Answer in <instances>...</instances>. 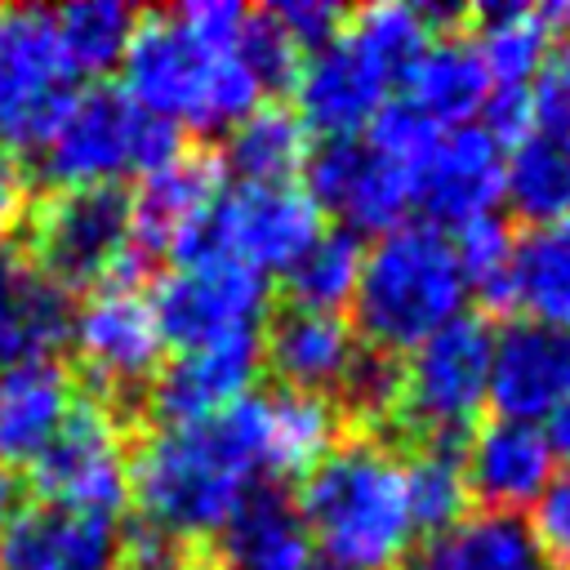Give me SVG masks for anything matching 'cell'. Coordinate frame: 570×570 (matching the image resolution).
<instances>
[{"instance_id":"obj_34","label":"cell","mask_w":570,"mask_h":570,"mask_svg":"<svg viewBox=\"0 0 570 570\" xmlns=\"http://www.w3.org/2000/svg\"><path fill=\"white\" fill-rule=\"evenodd\" d=\"M134 27H138V13L120 0H80L53 13V31L76 80L120 67Z\"/></svg>"},{"instance_id":"obj_22","label":"cell","mask_w":570,"mask_h":570,"mask_svg":"<svg viewBox=\"0 0 570 570\" xmlns=\"http://www.w3.org/2000/svg\"><path fill=\"white\" fill-rule=\"evenodd\" d=\"M76 410V383L58 356H27L0 370V472L31 468Z\"/></svg>"},{"instance_id":"obj_12","label":"cell","mask_w":570,"mask_h":570,"mask_svg":"<svg viewBox=\"0 0 570 570\" xmlns=\"http://www.w3.org/2000/svg\"><path fill=\"white\" fill-rule=\"evenodd\" d=\"M325 232V214L298 183H276V187H223L209 227H205V254H223L245 263L258 276L289 272L298 254Z\"/></svg>"},{"instance_id":"obj_3","label":"cell","mask_w":570,"mask_h":570,"mask_svg":"<svg viewBox=\"0 0 570 570\" xmlns=\"http://www.w3.org/2000/svg\"><path fill=\"white\" fill-rule=\"evenodd\" d=\"M125 94L174 129H232L263 102V85L240 58L236 45H214L196 36L174 9L138 18L125 58H120Z\"/></svg>"},{"instance_id":"obj_5","label":"cell","mask_w":570,"mask_h":570,"mask_svg":"<svg viewBox=\"0 0 570 570\" xmlns=\"http://www.w3.org/2000/svg\"><path fill=\"white\" fill-rule=\"evenodd\" d=\"M178 129L142 111L120 85L76 89L71 107L36 151L40 174L67 187H116L120 178H142L178 151Z\"/></svg>"},{"instance_id":"obj_45","label":"cell","mask_w":570,"mask_h":570,"mask_svg":"<svg viewBox=\"0 0 570 570\" xmlns=\"http://www.w3.org/2000/svg\"><path fill=\"white\" fill-rule=\"evenodd\" d=\"M566 334H570V330H566Z\"/></svg>"},{"instance_id":"obj_37","label":"cell","mask_w":570,"mask_h":570,"mask_svg":"<svg viewBox=\"0 0 570 570\" xmlns=\"http://www.w3.org/2000/svg\"><path fill=\"white\" fill-rule=\"evenodd\" d=\"M530 539L548 570H570V468H557L539 503L530 508Z\"/></svg>"},{"instance_id":"obj_18","label":"cell","mask_w":570,"mask_h":570,"mask_svg":"<svg viewBox=\"0 0 570 570\" xmlns=\"http://www.w3.org/2000/svg\"><path fill=\"white\" fill-rule=\"evenodd\" d=\"M468 494L494 517H521L539 503L548 481L557 476V459L539 432V423L521 419H485L468 432V445L459 450Z\"/></svg>"},{"instance_id":"obj_41","label":"cell","mask_w":570,"mask_h":570,"mask_svg":"<svg viewBox=\"0 0 570 570\" xmlns=\"http://www.w3.org/2000/svg\"><path fill=\"white\" fill-rule=\"evenodd\" d=\"M27 214H31V178H27V169L18 165V156H9V151L0 147V245H4V236H9Z\"/></svg>"},{"instance_id":"obj_33","label":"cell","mask_w":570,"mask_h":570,"mask_svg":"<svg viewBox=\"0 0 570 570\" xmlns=\"http://www.w3.org/2000/svg\"><path fill=\"white\" fill-rule=\"evenodd\" d=\"M343 36L374 62V71H379V76L392 85V94H396V85H401L405 71L414 67V58H419V53L428 49V40L441 36V31H436L428 4H396V0H383V4H365V9L347 13Z\"/></svg>"},{"instance_id":"obj_15","label":"cell","mask_w":570,"mask_h":570,"mask_svg":"<svg viewBox=\"0 0 570 570\" xmlns=\"http://www.w3.org/2000/svg\"><path fill=\"white\" fill-rule=\"evenodd\" d=\"M419 223L454 232L463 223L490 218L503 200V147L472 120L441 129L410 169Z\"/></svg>"},{"instance_id":"obj_26","label":"cell","mask_w":570,"mask_h":570,"mask_svg":"<svg viewBox=\"0 0 570 570\" xmlns=\"http://www.w3.org/2000/svg\"><path fill=\"white\" fill-rule=\"evenodd\" d=\"M223 570H316V548L307 539V525L272 485H258L236 517L218 534Z\"/></svg>"},{"instance_id":"obj_20","label":"cell","mask_w":570,"mask_h":570,"mask_svg":"<svg viewBox=\"0 0 570 570\" xmlns=\"http://www.w3.org/2000/svg\"><path fill=\"white\" fill-rule=\"evenodd\" d=\"M570 387V334L539 321H508L490 343V392L499 419L543 423Z\"/></svg>"},{"instance_id":"obj_14","label":"cell","mask_w":570,"mask_h":570,"mask_svg":"<svg viewBox=\"0 0 570 570\" xmlns=\"http://www.w3.org/2000/svg\"><path fill=\"white\" fill-rule=\"evenodd\" d=\"M223 196V165L200 147H178L165 165L138 178L129 196V227L138 258L191 263L205 249L209 214Z\"/></svg>"},{"instance_id":"obj_39","label":"cell","mask_w":570,"mask_h":570,"mask_svg":"<svg viewBox=\"0 0 570 570\" xmlns=\"http://www.w3.org/2000/svg\"><path fill=\"white\" fill-rule=\"evenodd\" d=\"M267 13H272L276 27L294 40L298 53L321 49V45L334 40V36L343 31V22H347V13H343L338 4H330V0H285V4H272Z\"/></svg>"},{"instance_id":"obj_28","label":"cell","mask_w":570,"mask_h":570,"mask_svg":"<svg viewBox=\"0 0 570 570\" xmlns=\"http://www.w3.org/2000/svg\"><path fill=\"white\" fill-rule=\"evenodd\" d=\"M401 570H548L521 517L468 512L454 530L423 539Z\"/></svg>"},{"instance_id":"obj_35","label":"cell","mask_w":570,"mask_h":570,"mask_svg":"<svg viewBox=\"0 0 570 570\" xmlns=\"http://www.w3.org/2000/svg\"><path fill=\"white\" fill-rule=\"evenodd\" d=\"M361 236L352 232H321L303 254L298 263L281 276L285 281V294H289V307H307V312H338L343 303H352V289H356V276H361Z\"/></svg>"},{"instance_id":"obj_4","label":"cell","mask_w":570,"mask_h":570,"mask_svg":"<svg viewBox=\"0 0 570 570\" xmlns=\"http://www.w3.org/2000/svg\"><path fill=\"white\" fill-rule=\"evenodd\" d=\"M468 285L450 232L432 223H401L361 258L352 289V330L379 356H405L441 325L463 316Z\"/></svg>"},{"instance_id":"obj_25","label":"cell","mask_w":570,"mask_h":570,"mask_svg":"<svg viewBox=\"0 0 570 570\" xmlns=\"http://www.w3.org/2000/svg\"><path fill=\"white\" fill-rule=\"evenodd\" d=\"M566 31H570V4H490V9H481L472 49L490 76V89H525Z\"/></svg>"},{"instance_id":"obj_30","label":"cell","mask_w":570,"mask_h":570,"mask_svg":"<svg viewBox=\"0 0 570 570\" xmlns=\"http://www.w3.org/2000/svg\"><path fill=\"white\" fill-rule=\"evenodd\" d=\"M503 200L534 227L570 218V134L530 129L503 151Z\"/></svg>"},{"instance_id":"obj_44","label":"cell","mask_w":570,"mask_h":570,"mask_svg":"<svg viewBox=\"0 0 570 570\" xmlns=\"http://www.w3.org/2000/svg\"><path fill=\"white\" fill-rule=\"evenodd\" d=\"M187 570H214V566H200V561H191V566H187Z\"/></svg>"},{"instance_id":"obj_21","label":"cell","mask_w":570,"mask_h":570,"mask_svg":"<svg viewBox=\"0 0 570 570\" xmlns=\"http://www.w3.org/2000/svg\"><path fill=\"white\" fill-rule=\"evenodd\" d=\"M120 525L116 517L71 512L31 499L13 508L0 539V570H116Z\"/></svg>"},{"instance_id":"obj_23","label":"cell","mask_w":570,"mask_h":570,"mask_svg":"<svg viewBox=\"0 0 570 570\" xmlns=\"http://www.w3.org/2000/svg\"><path fill=\"white\" fill-rule=\"evenodd\" d=\"M392 98L410 107L419 120H428L432 129L472 125L490 98V76L472 49V36H459V31L432 36Z\"/></svg>"},{"instance_id":"obj_19","label":"cell","mask_w":570,"mask_h":570,"mask_svg":"<svg viewBox=\"0 0 570 570\" xmlns=\"http://www.w3.org/2000/svg\"><path fill=\"white\" fill-rule=\"evenodd\" d=\"M258 352L263 365L281 379V387L330 401L352 383L365 356L343 312H307V307H285L281 316H272L267 334L258 338Z\"/></svg>"},{"instance_id":"obj_38","label":"cell","mask_w":570,"mask_h":570,"mask_svg":"<svg viewBox=\"0 0 570 570\" xmlns=\"http://www.w3.org/2000/svg\"><path fill=\"white\" fill-rule=\"evenodd\" d=\"M525 98H530V129L570 134V36L552 45L539 76L525 85Z\"/></svg>"},{"instance_id":"obj_29","label":"cell","mask_w":570,"mask_h":570,"mask_svg":"<svg viewBox=\"0 0 570 570\" xmlns=\"http://www.w3.org/2000/svg\"><path fill=\"white\" fill-rule=\"evenodd\" d=\"M512 307L521 321L570 330V218L534 223L512 249Z\"/></svg>"},{"instance_id":"obj_10","label":"cell","mask_w":570,"mask_h":570,"mask_svg":"<svg viewBox=\"0 0 570 570\" xmlns=\"http://www.w3.org/2000/svg\"><path fill=\"white\" fill-rule=\"evenodd\" d=\"M27 472L40 503L116 517L129 499V436L116 410L107 401H76Z\"/></svg>"},{"instance_id":"obj_42","label":"cell","mask_w":570,"mask_h":570,"mask_svg":"<svg viewBox=\"0 0 570 570\" xmlns=\"http://www.w3.org/2000/svg\"><path fill=\"white\" fill-rule=\"evenodd\" d=\"M539 432H543V441H548L552 459L570 468V387H566V396H561V401H557V405L543 414Z\"/></svg>"},{"instance_id":"obj_7","label":"cell","mask_w":570,"mask_h":570,"mask_svg":"<svg viewBox=\"0 0 570 570\" xmlns=\"http://www.w3.org/2000/svg\"><path fill=\"white\" fill-rule=\"evenodd\" d=\"M31 263L67 294L138 276L129 196L120 187H67L27 214Z\"/></svg>"},{"instance_id":"obj_13","label":"cell","mask_w":570,"mask_h":570,"mask_svg":"<svg viewBox=\"0 0 570 570\" xmlns=\"http://www.w3.org/2000/svg\"><path fill=\"white\" fill-rule=\"evenodd\" d=\"M307 196L325 218H338L352 236H383L414 209V183L401 160L379 151L365 134L356 138H325L312 147L307 165Z\"/></svg>"},{"instance_id":"obj_27","label":"cell","mask_w":570,"mask_h":570,"mask_svg":"<svg viewBox=\"0 0 570 570\" xmlns=\"http://www.w3.org/2000/svg\"><path fill=\"white\" fill-rule=\"evenodd\" d=\"M312 156V134L285 102H258L245 120H236L223 138V174L249 187L294 183Z\"/></svg>"},{"instance_id":"obj_1","label":"cell","mask_w":570,"mask_h":570,"mask_svg":"<svg viewBox=\"0 0 570 570\" xmlns=\"http://www.w3.org/2000/svg\"><path fill=\"white\" fill-rule=\"evenodd\" d=\"M258 485H272L258 396H245L205 423H156L138 436V445H129V499L138 503V521L187 548L218 539Z\"/></svg>"},{"instance_id":"obj_17","label":"cell","mask_w":570,"mask_h":570,"mask_svg":"<svg viewBox=\"0 0 570 570\" xmlns=\"http://www.w3.org/2000/svg\"><path fill=\"white\" fill-rule=\"evenodd\" d=\"M294 89V116L307 134L325 138H356L370 129V120L392 98V85L374 71V62L338 31L321 49L298 58V71L289 80Z\"/></svg>"},{"instance_id":"obj_43","label":"cell","mask_w":570,"mask_h":570,"mask_svg":"<svg viewBox=\"0 0 570 570\" xmlns=\"http://www.w3.org/2000/svg\"><path fill=\"white\" fill-rule=\"evenodd\" d=\"M9 517H13V485H9V476L0 472V539H4V525H9Z\"/></svg>"},{"instance_id":"obj_16","label":"cell","mask_w":570,"mask_h":570,"mask_svg":"<svg viewBox=\"0 0 570 570\" xmlns=\"http://www.w3.org/2000/svg\"><path fill=\"white\" fill-rule=\"evenodd\" d=\"M263 370L258 334L205 343V347H178L160 361V370L147 383V405L160 428L205 423L254 396V379Z\"/></svg>"},{"instance_id":"obj_8","label":"cell","mask_w":570,"mask_h":570,"mask_svg":"<svg viewBox=\"0 0 570 570\" xmlns=\"http://www.w3.org/2000/svg\"><path fill=\"white\" fill-rule=\"evenodd\" d=\"M76 98V71L62 58L53 13L0 4V147L40 151Z\"/></svg>"},{"instance_id":"obj_6","label":"cell","mask_w":570,"mask_h":570,"mask_svg":"<svg viewBox=\"0 0 570 570\" xmlns=\"http://www.w3.org/2000/svg\"><path fill=\"white\" fill-rule=\"evenodd\" d=\"M490 343L494 330L463 312L405 352L396 365L392 428L419 445H454L463 432H472L490 392Z\"/></svg>"},{"instance_id":"obj_31","label":"cell","mask_w":570,"mask_h":570,"mask_svg":"<svg viewBox=\"0 0 570 570\" xmlns=\"http://www.w3.org/2000/svg\"><path fill=\"white\" fill-rule=\"evenodd\" d=\"M263 401V428H267V459H272V481L289 472H307L316 459H325L338 445V405L330 396H307V392H267Z\"/></svg>"},{"instance_id":"obj_9","label":"cell","mask_w":570,"mask_h":570,"mask_svg":"<svg viewBox=\"0 0 570 570\" xmlns=\"http://www.w3.org/2000/svg\"><path fill=\"white\" fill-rule=\"evenodd\" d=\"M62 343L102 396L142 392L165 361V334L151 294H142L138 281H111L89 289L85 303L71 312Z\"/></svg>"},{"instance_id":"obj_11","label":"cell","mask_w":570,"mask_h":570,"mask_svg":"<svg viewBox=\"0 0 570 570\" xmlns=\"http://www.w3.org/2000/svg\"><path fill=\"white\" fill-rule=\"evenodd\" d=\"M267 303H272L267 276H258L245 263L223 258V254L174 263L151 294L165 347L169 343L205 347V343L258 334V325L267 321Z\"/></svg>"},{"instance_id":"obj_24","label":"cell","mask_w":570,"mask_h":570,"mask_svg":"<svg viewBox=\"0 0 570 570\" xmlns=\"http://www.w3.org/2000/svg\"><path fill=\"white\" fill-rule=\"evenodd\" d=\"M67 294L18 245H0V370L27 356H53L67 338Z\"/></svg>"},{"instance_id":"obj_2","label":"cell","mask_w":570,"mask_h":570,"mask_svg":"<svg viewBox=\"0 0 570 570\" xmlns=\"http://www.w3.org/2000/svg\"><path fill=\"white\" fill-rule=\"evenodd\" d=\"M325 570H401L414 548L401 454L379 436L338 441L303 472L294 499Z\"/></svg>"},{"instance_id":"obj_36","label":"cell","mask_w":570,"mask_h":570,"mask_svg":"<svg viewBox=\"0 0 570 570\" xmlns=\"http://www.w3.org/2000/svg\"><path fill=\"white\" fill-rule=\"evenodd\" d=\"M450 245H454V258H459L468 294H476L485 307H512V249H517V236L508 232V223L499 214L463 223V227L450 232Z\"/></svg>"},{"instance_id":"obj_40","label":"cell","mask_w":570,"mask_h":570,"mask_svg":"<svg viewBox=\"0 0 570 570\" xmlns=\"http://www.w3.org/2000/svg\"><path fill=\"white\" fill-rule=\"evenodd\" d=\"M191 566V548L169 539L165 530L134 521L129 530H120V561L116 570H187Z\"/></svg>"},{"instance_id":"obj_32","label":"cell","mask_w":570,"mask_h":570,"mask_svg":"<svg viewBox=\"0 0 570 570\" xmlns=\"http://www.w3.org/2000/svg\"><path fill=\"white\" fill-rule=\"evenodd\" d=\"M401 476H405V508L419 539H436L468 517L472 494H468L459 445H414L401 459Z\"/></svg>"}]
</instances>
